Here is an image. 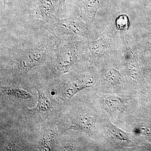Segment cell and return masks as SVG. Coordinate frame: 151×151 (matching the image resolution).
Segmentation results:
<instances>
[{
	"mask_svg": "<svg viewBox=\"0 0 151 151\" xmlns=\"http://www.w3.org/2000/svg\"><path fill=\"white\" fill-rule=\"evenodd\" d=\"M94 83L93 78L86 74L72 76L60 89V97L65 102L69 101L81 90L92 87Z\"/></svg>",
	"mask_w": 151,
	"mask_h": 151,
	"instance_id": "obj_4",
	"label": "cell"
},
{
	"mask_svg": "<svg viewBox=\"0 0 151 151\" xmlns=\"http://www.w3.org/2000/svg\"><path fill=\"white\" fill-rule=\"evenodd\" d=\"M1 92L6 96L20 100H29L32 97V95L28 91L18 86H1Z\"/></svg>",
	"mask_w": 151,
	"mask_h": 151,
	"instance_id": "obj_10",
	"label": "cell"
},
{
	"mask_svg": "<svg viewBox=\"0 0 151 151\" xmlns=\"http://www.w3.org/2000/svg\"><path fill=\"white\" fill-rule=\"evenodd\" d=\"M104 0H77L75 4L80 11L79 17L84 21L92 24L97 12L103 7Z\"/></svg>",
	"mask_w": 151,
	"mask_h": 151,
	"instance_id": "obj_7",
	"label": "cell"
},
{
	"mask_svg": "<svg viewBox=\"0 0 151 151\" xmlns=\"http://www.w3.org/2000/svg\"><path fill=\"white\" fill-rule=\"evenodd\" d=\"M75 144L73 141H69L66 142L63 147V150L71 151L74 150L76 149Z\"/></svg>",
	"mask_w": 151,
	"mask_h": 151,
	"instance_id": "obj_18",
	"label": "cell"
},
{
	"mask_svg": "<svg viewBox=\"0 0 151 151\" xmlns=\"http://www.w3.org/2000/svg\"><path fill=\"white\" fill-rule=\"evenodd\" d=\"M116 24L119 30H127L129 27V19L126 14H122L116 19Z\"/></svg>",
	"mask_w": 151,
	"mask_h": 151,
	"instance_id": "obj_15",
	"label": "cell"
},
{
	"mask_svg": "<svg viewBox=\"0 0 151 151\" xmlns=\"http://www.w3.org/2000/svg\"><path fill=\"white\" fill-rule=\"evenodd\" d=\"M38 101L36 106L30 111L35 113L49 112L52 109V105L50 100L45 94L37 90Z\"/></svg>",
	"mask_w": 151,
	"mask_h": 151,
	"instance_id": "obj_13",
	"label": "cell"
},
{
	"mask_svg": "<svg viewBox=\"0 0 151 151\" xmlns=\"http://www.w3.org/2000/svg\"><path fill=\"white\" fill-rule=\"evenodd\" d=\"M57 40V38L48 32L31 37L19 48L1 45L7 54L1 70L14 78L27 76L33 68L50 59Z\"/></svg>",
	"mask_w": 151,
	"mask_h": 151,
	"instance_id": "obj_1",
	"label": "cell"
},
{
	"mask_svg": "<svg viewBox=\"0 0 151 151\" xmlns=\"http://www.w3.org/2000/svg\"><path fill=\"white\" fill-rule=\"evenodd\" d=\"M55 137L56 134L52 129L45 131L40 141V150H53L55 145Z\"/></svg>",
	"mask_w": 151,
	"mask_h": 151,
	"instance_id": "obj_11",
	"label": "cell"
},
{
	"mask_svg": "<svg viewBox=\"0 0 151 151\" xmlns=\"http://www.w3.org/2000/svg\"><path fill=\"white\" fill-rule=\"evenodd\" d=\"M59 3V0H40L35 10V17L48 24L55 22Z\"/></svg>",
	"mask_w": 151,
	"mask_h": 151,
	"instance_id": "obj_5",
	"label": "cell"
},
{
	"mask_svg": "<svg viewBox=\"0 0 151 151\" xmlns=\"http://www.w3.org/2000/svg\"><path fill=\"white\" fill-rule=\"evenodd\" d=\"M87 45L89 54L94 58L103 56L108 49V43L103 38L94 41L88 40Z\"/></svg>",
	"mask_w": 151,
	"mask_h": 151,
	"instance_id": "obj_9",
	"label": "cell"
},
{
	"mask_svg": "<svg viewBox=\"0 0 151 151\" xmlns=\"http://www.w3.org/2000/svg\"><path fill=\"white\" fill-rule=\"evenodd\" d=\"M97 118L89 113H78L71 117L67 125L66 130L75 131L90 133L94 129Z\"/></svg>",
	"mask_w": 151,
	"mask_h": 151,
	"instance_id": "obj_6",
	"label": "cell"
},
{
	"mask_svg": "<svg viewBox=\"0 0 151 151\" xmlns=\"http://www.w3.org/2000/svg\"><path fill=\"white\" fill-rule=\"evenodd\" d=\"M92 24L84 21L80 17L72 16L67 18L58 19L55 22L48 24L46 29L57 38L65 37H76L86 40L95 37Z\"/></svg>",
	"mask_w": 151,
	"mask_h": 151,
	"instance_id": "obj_3",
	"label": "cell"
},
{
	"mask_svg": "<svg viewBox=\"0 0 151 151\" xmlns=\"http://www.w3.org/2000/svg\"><path fill=\"white\" fill-rule=\"evenodd\" d=\"M106 126L108 132L115 139L124 143L132 142V139L128 133L119 129L110 121L106 122Z\"/></svg>",
	"mask_w": 151,
	"mask_h": 151,
	"instance_id": "obj_12",
	"label": "cell"
},
{
	"mask_svg": "<svg viewBox=\"0 0 151 151\" xmlns=\"http://www.w3.org/2000/svg\"><path fill=\"white\" fill-rule=\"evenodd\" d=\"M106 81L113 85H119L122 81V76L119 70L111 68L106 72L105 75Z\"/></svg>",
	"mask_w": 151,
	"mask_h": 151,
	"instance_id": "obj_14",
	"label": "cell"
},
{
	"mask_svg": "<svg viewBox=\"0 0 151 151\" xmlns=\"http://www.w3.org/2000/svg\"><path fill=\"white\" fill-rule=\"evenodd\" d=\"M88 41L76 37L57 38L48 68L51 76H57L73 70L81 57L89 54Z\"/></svg>",
	"mask_w": 151,
	"mask_h": 151,
	"instance_id": "obj_2",
	"label": "cell"
},
{
	"mask_svg": "<svg viewBox=\"0 0 151 151\" xmlns=\"http://www.w3.org/2000/svg\"><path fill=\"white\" fill-rule=\"evenodd\" d=\"M103 103L106 109L111 113H123L126 108L124 99L119 96H108L104 99Z\"/></svg>",
	"mask_w": 151,
	"mask_h": 151,
	"instance_id": "obj_8",
	"label": "cell"
},
{
	"mask_svg": "<svg viewBox=\"0 0 151 151\" xmlns=\"http://www.w3.org/2000/svg\"><path fill=\"white\" fill-rule=\"evenodd\" d=\"M66 0H59V6H58V17L62 15L63 13L65 10V2Z\"/></svg>",
	"mask_w": 151,
	"mask_h": 151,
	"instance_id": "obj_17",
	"label": "cell"
},
{
	"mask_svg": "<svg viewBox=\"0 0 151 151\" xmlns=\"http://www.w3.org/2000/svg\"><path fill=\"white\" fill-rule=\"evenodd\" d=\"M1 1H3V4H4V10L5 12H6V6H9L12 3V0H1Z\"/></svg>",
	"mask_w": 151,
	"mask_h": 151,
	"instance_id": "obj_19",
	"label": "cell"
},
{
	"mask_svg": "<svg viewBox=\"0 0 151 151\" xmlns=\"http://www.w3.org/2000/svg\"><path fill=\"white\" fill-rule=\"evenodd\" d=\"M134 132L137 134L149 135L151 134V129L145 126H139L135 128Z\"/></svg>",
	"mask_w": 151,
	"mask_h": 151,
	"instance_id": "obj_16",
	"label": "cell"
}]
</instances>
